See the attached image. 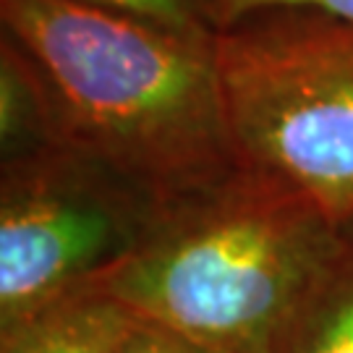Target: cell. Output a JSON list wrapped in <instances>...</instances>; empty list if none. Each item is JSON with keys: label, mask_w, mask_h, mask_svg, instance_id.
Returning a JSON list of instances; mask_svg holds the SVG:
<instances>
[{"label": "cell", "mask_w": 353, "mask_h": 353, "mask_svg": "<svg viewBox=\"0 0 353 353\" xmlns=\"http://www.w3.org/2000/svg\"><path fill=\"white\" fill-rule=\"evenodd\" d=\"M0 34L48 76L68 144L160 204L241 168L217 84L214 34L79 0H0Z\"/></svg>", "instance_id": "cell-1"}, {"label": "cell", "mask_w": 353, "mask_h": 353, "mask_svg": "<svg viewBox=\"0 0 353 353\" xmlns=\"http://www.w3.org/2000/svg\"><path fill=\"white\" fill-rule=\"evenodd\" d=\"M341 228L278 178L239 168L165 202L94 280L128 312L223 353H270L341 249Z\"/></svg>", "instance_id": "cell-2"}, {"label": "cell", "mask_w": 353, "mask_h": 353, "mask_svg": "<svg viewBox=\"0 0 353 353\" xmlns=\"http://www.w3.org/2000/svg\"><path fill=\"white\" fill-rule=\"evenodd\" d=\"M214 68L241 168L353 228V21L316 8L252 11L214 32Z\"/></svg>", "instance_id": "cell-3"}, {"label": "cell", "mask_w": 353, "mask_h": 353, "mask_svg": "<svg viewBox=\"0 0 353 353\" xmlns=\"http://www.w3.org/2000/svg\"><path fill=\"white\" fill-rule=\"evenodd\" d=\"M160 207L79 147L0 163V327L102 278Z\"/></svg>", "instance_id": "cell-4"}, {"label": "cell", "mask_w": 353, "mask_h": 353, "mask_svg": "<svg viewBox=\"0 0 353 353\" xmlns=\"http://www.w3.org/2000/svg\"><path fill=\"white\" fill-rule=\"evenodd\" d=\"M137 314L87 283L0 327V353H121Z\"/></svg>", "instance_id": "cell-5"}, {"label": "cell", "mask_w": 353, "mask_h": 353, "mask_svg": "<svg viewBox=\"0 0 353 353\" xmlns=\"http://www.w3.org/2000/svg\"><path fill=\"white\" fill-rule=\"evenodd\" d=\"M71 147L61 102L34 58L0 34V163Z\"/></svg>", "instance_id": "cell-6"}, {"label": "cell", "mask_w": 353, "mask_h": 353, "mask_svg": "<svg viewBox=\"0 0 353 353\" xmlns=\"http://www.w3.org/2000/svg\"><path fill=\"white\" fill-rule=\"evenodd\" d=\"M270 353H353V228Z\"/></svg>", "instance_id": "cell-7"}, {"label": "cell", "mask_w": 353, "mask_h": 353, "mask_svg": "<svg viewBox=\"0 0 353 353\" xmlns=\"http://www.w3.org/2000/svg\"><path fill=\"white\" fill-rule=\"evenodd\" d=\"M94 8L126 13L191 34H214L212 0H79Z\"/></svg>", "instance_id": "cell-8"}, {"label": "cell", "mask_w": 353, "mask_h": 353, "mask_svg": "<svg viewBox=\"0 0 353 353\" xmlns=\"http://www.w3.org/2000/svg\"><path fill=\"white\" fill-rule=\"evenodd\" d=\"M262 8H316L353 21V0H212L214 29Z\"/></svg>", "instance_id": "cell-9"}, {"label": "cell", "mask_w": 353, "mask_h": 353, "mask_svg": "<svg viewBox=\"0 0 353 353\" xmlns=\"http://www.w3.org/2000/svg\"><path fill=\"white\" fill-rule=\"evenodd\" d=\"M121 353H223L214 351L210 345H202V343L191 341L181 332H173V330L163 327V325H154V322H147V319H139L134 322L131 332L123 341V348Z\"/></svg>", "instance_id": "cell-10"}]
</instances>
